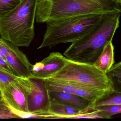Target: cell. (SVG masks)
Listing matches in <instances>:
<instances>
[{"label":"cell","instance_id":"cell-2","mask_svg":"<svg viewBox=\"0 0 121 121\" xmlns=\"http://www.w3.org/2000/svg\"><path fill=\"white\" fill-rule=\"evenodd\" d=\"M121 13L120 0H44L38 2L36 22L90 14Z\"/></svg>","mask_w":121,"mask_h":121},{"label":"cell","instance_id":"cell-6","mask_svg":"<svg viewBox=\"0 0 121 121\" xmlns=\"http://www.w3.org/2000/svg\"><path fill=\"white\" fill-rule=\"evenodd\" d=\"M17 79L26 95L29 112L44 119H52L53 116L49 112L51 103L49 92L43 80L19 77Z\"/></svg>","mask_w":121,"mask_h":121},{"label":"cell","instance_id":"cell-15","mask_svg":"<svg viewBox=\"0 0 121 121\" xmlns=\"http://www.w3.org/2000/svg\"><path fill=\"white\" fill-rule=\"evenodd\" d=\"M108 105H121V92L113 91L93 103L90 108L92 109L95 107Z\"/></svg>","mask_w":121,"mask_h":121},{"label":"cell","instance_id":"cell-3","mask_svg":"<svg viewBox=\"0 0 121 121\" xmlns=\"http://www.w3.org/2000/svg\"><path fill=\"white\" fill-rule=\"evenodd\" d=\"M39 0H21L13 10L0 15V38L16 46L28 47L35 36Z\"/></svg>","mask_w":121,"mask_h":121},{"label":"cell","instance_id":"cell-18","mask_svg":"<svg viewBox=\"0 0 121 121\" xmlns=\"http://www.w3.org/2000/svg\"><path fill=\"white\" fill-rule=\"evenodd\" d=\"M20 1L21 0H0V15L13 10Z\"/></svg>","mask_w":121,"mask_h":121},{"label":"cell","instance_id":"cell-14","mask_svg":"<svg viewBox=\"0 0 121 121\" xmlns=\"http://www.w3.org/2000/svg\"><path fill=\"white\" fill-rule=\"evenodd\" d=\"M114 90L94 89L81 87L78 88L76 89V95H79L88 100L92 104L97 100L106 96Z\"/></svg>","mask_w":121,"mask_h":121},{"label":"cell","instance_id":"cell-23","mask_svg":"<svg viewBox=\"0 0 121 121\" xmlns=\"http://www.w3.org/2000/svg\"><path fill=\"white\" fill-rule=\"evenodd\" d=\"M42 0H39V1H42Z\"/></svg>","mask_w":121,"mask_h":121},{"label":"cell","instance_id":"cell-9","mask_svg":"<svg viewBox=\"0 0 121 121\" xmlns=\"http://www.w3.org/2000/svg\"><path fill=\"white\" fill-rule=\"evenodd\" d=\"M5 60L11 66L16 76L30 78L33 65L31 64L26 54L19 49V47L11 42Z\"/></svg>","mask_w":121,"mask_h":121},{"label":"cell","instance_id":"cell-24","mask_svg":"<svg viewBox=\"0 0 121 121\" xmlns=\"http://www.w3.org/2000/svg\"><path fill=\"white\" fill-rule=\"evenodd\" d=\"M120 3H121V0H120Z\"/></svg>","mask_w":121,"mask_h":121},{"label":"cell","instance_id":"cell-19","mask_svg":"<svg viewBox=\"0 0 121 121\" xmlns=\"http://www.w3.org/2000/svg\"><path fill=\"white\" fill-rule=\"evenodd\" d=\"M17 76L0 70V89L14 81Z\"/></svg>","mask_w":121,"mask_h":121},{"label":"cell","instance_id":"cell-8","mask_svg":"<svg viewBox=\"0 0 121 121\" xmlns=\"http://www.w3.org/2000/svg\"><path fill=\"white\" fill-rule=\"evenodd\" d=\"M17 78L8 85L0 89V101L10 108L29 112L26 95Z\"/></svg>","mask_w":121,"mask_h":121},{"label":"cell","instance_id":"cell-20","mask_svg":"<svg viewBox=\"0 0 121 121\" xmlns=\"http://www.w3.org/2000/svg\"><path fill=\"white\" fill-rule=\"evenodd\" d=\"M0 119L19 118L17 115L13 113L10 109L0 101Z\"/></svg>","mask_w":121,"mask_h":121},{"label":"cell","instance_id":"cell-21","mask_svg":"<svg viewBox=\"0 0 121 121\" xmlns=\"http://www.w3.org/2000/svg\"><path fill=\"white\" fill-rule=\"evenodd\" d=\"M13 114L17 115L19 118L22 119H44L42 116L33 114L29 112L16 110L12 108H10Z\"/></svg>","mask_w":121,"mask_h":121},{"label":"cell","instance_id":"cell-10","mask_svg":"<svg viewBox=\"0 0 121 121\" xmlns=\"http://www.w3.org/2000/svg\"><path fill=\"white\" fill-rule=\"evenodd\" d=\"M49 95L51 102L70 105L82 112L92 111L90 108L91 103L87 100L76 94L50 92Z\"/></svg>","mask_w":121,"mask_h":121},{"label":"cell","instance_id":"cell-7","mask_svg":"<svg viewBox=\"0 0 121 121\" xmlns=\"http://www.w3.org/2000/svg\"><path fill=\"white\" fill-rule=\"evenodd\" d=\"M68 59L59 52H52L43 59L33 65L30 78H50L61 70L67 63Z\"/></svg>","mask_w":121,"mask_h":121},{"label":"cell","instance_id":"cell-17","mask_svg":"<svg viewBox=\"0 0 121 121\" xmlns=\"http://www.w3.org/2000/svg\"><path fill=\"white\" fill-rule=\"evenodd\" d=\"M92 110H99L103 119L111 118L114 115L121 113V105H108L95 107L92 108Z\"/></svg>","mask_w":121,"mask_h":121},{"label":"cell","instance_id":"cell-1","mask_svg":"<svg viewBox=\"0 0 121 121\" xmlns=\"http://www.w3.org/2000/svg\"><path fill=\"white\" fill-rule=\"evenodd\" d=\"M121 13H104L97 24L85 35L72 43L64 55L73 61L94 64L105 47L112 41L119 26Z\"/></svg>","mask_w":121,"mask_h":121},{"label":"cell","instance_id":"cell-13","mask_svg":"<svg viewBox=\"0 0 121 121\" xmlns=\"http://www.w3.org/2000/svg\"><path fill=\"white\" fill-rule=\"evenodd\" d=\"M46 87L49 92H58L76 94L78 87L63 80L49 78L43 80Z\"/></svg>","mask_w":121,"mask_h":121},{"label":"cell","instance_id":"cell-5","mask_svg":"<svg viewBox=\"0 0 121 121\" xmlns=\"http://www.w3.org/2000/svg\"><path fill=\"white\" fill-rule=\"evenodd\" d=\"M50 78L64 81L78 88L114 90L107 74L94 64L68 59L63 67Z\"/></svg>","mask_w":121,"mask_h":121},{"label":"cell","instance_id":"cell-4","mask_svg":"<svg viewBox=\"0 0 121 121\" xmlns=\"http://www.w3.org/2000/svg\"><path fill=\"white\" fill-rule=\"evenodd\" d=\"M104 13L90 14L46 22L47 27L37 49L51 48L59 44L73 43L87 34Z\"/></svg>","mask_w":121,"mask_h":121},{"label":"cell","instance_id":"cell-22","mask_svg":"<svg viewBox=\"0 0 121 121\" xmlns=\"http://www.w3.org/2000/svg\"><path fill=\"white\" fill-rule=\"evenodd\" d=\"M0 70L15 75L11 66L5 60L2 58H0Z\"/></svg>","mask_w":121,"mask_h":121},{"label":"cell","instance_id":"cell-25","mask_svg":"<svg viewBox=\"0 0 121 121\" xmlns=\"http://www.w3.org/2000/svg\"></svg>","mask_w":121,"mask_h":121},{"label":"cell","instance_id":"cell-16","mask_svg":"<svg viewBox=\"0 0 121 121\" xmlns=\"http://www.w3.org/2000/svg\"><path fill=\"white\" fill-rule=\"evenodd\" d=\"M106 74L114 90L121 92V61L113 65Z\"/></svg>","mask_w":121,"mask_h":121},{"label":"cell","instance_id":"cell-11","mask_svg":"<svg viewBox=\"0 0 121 121\" xmlns=\"http://www.w3.org/2000/svg\"><path fill=\"white\" fill-rule=\"evenodd\" d=\"M114 63V47L111 41L105 47L93 64L97 68L106 74Z\"/></svg>","mask_w":121,"mask_h":121},{"label":"cell","instance_id":"cell-12","mask_svg":"<svg viewBox=\"0 0 121 121\" xmlns=\"http://www.w3.org/2000/svg\"><path fill=\"white\" fill-rule=\"evenodd\" d=\"M83 112L72 106L53 102H51L49 110L53 116V119H70L72 116Z\"/></svg>","mask_w":121,"mask_h":121}]
</instances>
